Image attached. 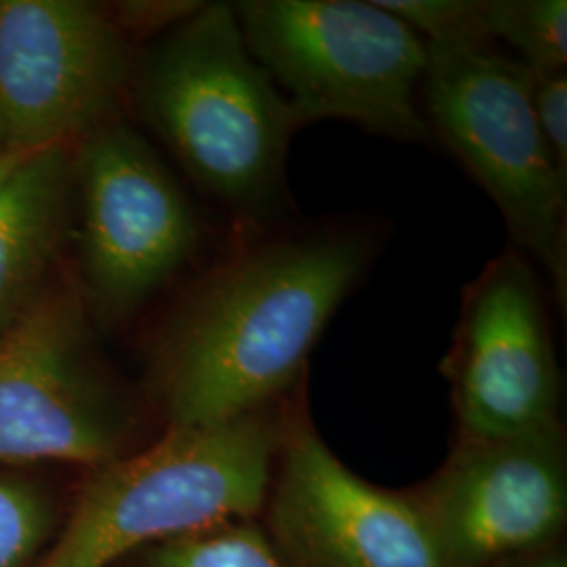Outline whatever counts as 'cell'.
I'll use <instances>...</instances> for the list:
<instances>
[{"mask_svg":"<svg viewBox=\"0 0 567 567\" xmlns=\"http://www.w3.org/2000/svg\"><path fill=\"white\" fill-rule=\"evenodd\" d=\"M492 42H507L532 76L567 72L566 0H487Z\"/></svg>","mask_w":567,"mask_h":567,"instance_id":"13","label":"cell"},{"mask_svg":"<svg viewBox=\"0 0 567 567\" xmlns=\"http://www.w3.org/2000/svg\"><path fill=\"white\" fill-rule=\"evenodd\" d=\"M72 175L60 145L21 154L0 183V328L30 305L58 246Z\"/></svg>","mask_w":567,"mask_h":567,"instance_id":"12","label":"cell"},{"mask_svg":"<svg viewBox=\"0 0 567 567\" xmlns=\"http://www.w3.org/2000/svg\"><path fill=\"white\" fill-rule=\"evenodd\" d=\"M252 60L301 126L353 122L398 143H429L419 107L426 42L377 0L231 4Z\"/></svg>","mask_w":567,"mask_h":567,"instance_id":"4","label":"cell"},{"mask_svg":"<svg viewBox=\"0 0 567 567\" xmlns=\"http://www.w3.org/2000/svg\"><path fill=\"white\" fill-rule=\"evenodd\" d=\"M410 492L446 567H494L545 550L566 524L564 429L456 442L442 468Z\"/></svg>","mask_w":567,"mask_h":567,"instance_id":"11","label":"cell"},{"mask_svg":"<svg viewBox=\"0 0 567 567\" xmlns=\"http://www.w3.org/2000/svg\"><path fill=\"white\" fill-rule=\"evenodd\" d=\"M142 567H290L269 536L250 522L213 527L147 548Z\"/></svg>","mask_w":567,"mask_h":567,"instance_id":"14","label":"cell"},{"mask_svg":"<svg viewBox=\"0 0 567 567\" xmlns=\"http://www.w3.org/2000/svg\"><path fill=\"white\" fill-rule=\"evenodd\" d=\"M433 47L494 44L487 30V0H377Z\"/></svg>","mask_w":567,"mask_h":567,"instance_id":"15","label":"cell"},{"mask_svg":"<svg viewBox=\"0 0 567 567\" xmlns=\"http://www.w3.org/2000/svg\"><path fill=\"white\" fill-rule=\"evenodd\" d=\"M76 177L84 284L103 318L126 320L194 257L196 215L154 150L124 124L86 135Z\"/></svg>","mask_w":567,"mask_h":567,"instance_id":"6","label":"cell"},{"mask_svg":"<svg viewBox=\"0 0 567 567\" xmlns=\"http://www.w3.org/2000/svg\"><path fill=\"white\" fill-rule=\"evenodd\" d=\"M532 100L548 154L567 179V72L534 76Z\"/></svg>","mask_w":567,"mask_h":567,"instance_id":"17","label":"cell"},{"mask_svg":"<svg viewBox=\"0 0 567 567\" xmlns=\"http://www.w3.org/2000/svg\"><path fill=\"white\" fill-rule=\"evenodd\" d=\"M131 421L93 364L81 309L30 301L0 328V463L105 465L124 456Z\"/></svg>","mask_w":567,"mask_h":567,"instance_id":"8","label":"cell"},{"mask_svg":"<svg viewBox=\"0 0 567 567\" xmlns=\"http://www.w3.org/2000/svg\"><path fill=\"white\" fill-rule=\"evenodd\" d=\"M534 76L482 47L426 44L425 121L498 206L511 246L545 267L557 301L567 295V179L534 114Z\"/></svg>","mask_w":567,"mask_h":567,"instance_id":"5","label":"cell"},{"mask_svg":"<svg viewBox=\"0 0 567 567\" xmlns=\"http://www.w3.org/2000/svg\"><path fill=\"white\" fill-rule=\"evenodd\" d=\"M442 372L452 389L458 442L561 429L559 370L543 282L517 248L494 257L463 290Z\"/></svg>","mask_w":567,"mask_h":567,"instance_id":"7","label":"cell"},{"mask_svg":"<svg viewBox=\"0 0 567 567\" xmlns=\"http://www.w3.org/2000/svg\"><path fill=\"white\" fill-rule=\"evenodd\" d=\"M494 567H567L564 555L550 550V553H532V555H524V557H515V559H508L503 561L498 566Z\"/></svg>","mask_w":567,"mask_h":567,"instance_id":"18","label":"cell"},{"mask_svg":"<svg viewBox=\"0 0 567 567\" xmlns=\"http://www.w3.org/2000/svg\"><path fill=\"white\" fill-rule=\"evenodd\" d=\"M21 154H25V152H18V154H13V156H11L7 163L0 166V183H2V179L9 175V171H11V168L18 164V161L21 158Z\"/></svg>","mask_w":567,"mask_h":567,"instance_id":"20","label":"cell"},{"mask_svg":"<svg viewBox=\"0 0 567 567\" xmlns=\"http://www.w3.org/2000/svg\"><path fill=\"white\" fill-rule=\"evenodd\" d=\"M377 248L372 227L343 221L278 225L240 244L164 328L154 372L168 426L284 402Z\"/></svg>","mask_w":567,"mask_h":567,"instance_id":"1","label":"cell"},{"mask_svg":"<svg viewBox=\"0 0 567 567\" xmlns=\"http://www.w3.org/2000/svg\"><path fill=\"white\" fill-rule=\"evenodd\" d=\"M290 423L282 402L97 466L41 567H110L143 547L250 522L265 507Z\"/></svg>","mask_w":567,"mask_h":567,"instance_id":"3","label":"cell"},{"mask_svg":"<svg viewBox=\"0 0 567 567\" xmlns=\"http://www.w3.org/2000/svg\"><path fill=\"white\" fill-rule=\"evenodd\" d=\"M51 511L39 487L0 473V567H23L49 538Z\"/></svg>","mask_w":567,"mask_h":567,"instance_id":"16","label":"cell"},{"mask_svg":"<svg viewBox=\"0 0 567 567\" xmlns=\"http://www.w3.org/2000/svg\"><path fill=\"white\" fill-rule=\"evenodd\" d=\"M13 154H18V152L11 147L9 137H7V131H4V126H2V122H0V166L7 163Z\"/></svg>","mask_w":567,"mask_h":567,"instance_id":"19","label":"cell"},{"mask_svg":"<svg viewBox=\"0 0 567 567\" xmlns=\"http://www.w3.org/2000/svg\"><path fill=\"white\" fill-rule=\"evenodd\" d=\"M137 100L196 185L257 231L292 208L286 158L303 128L252 60L227 2L200 4L142 61Z\"/></svg>","mask_w":567,"mask_h":567,"instance_id":"2","label":"cell"},{"mask_svg":"<svg viewBox=\"0 0 567 567\" xmlns=\"http://www.w3.org/2000/svg\"><path fill=\"white\" fill-rule=\"evenodd\" d=\"M133 74L114 16L84 0H0V122L16 152L107 122Z\"/></svg>","mask_w":567,"mask_h":567,"instance_id":"9","label":"cell"},{"mask_svg":"<svg viewBox=\"0 0 567 567\" xmlns=\"http://www.w3.org/2000/svg\"><path fill=\"white\" fill-rule=\"evenodd\" d=\"M269 540L290 567H446L412 492L372 486L292 412L269 489Z\"/></svg>","mask_w":567,"mask_h":567,"instance_id":"10","label":"cell"}]
</instances>
